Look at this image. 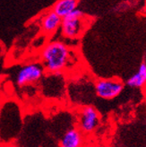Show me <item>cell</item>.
Segmentation results:
<instances>
[{
	"label": "cell",
	"mask_w": 146,
	"mask_h": 147,
	"mask_svg": "<svg viewBox=\"0 0 146 147\" xmlns=\"http://www.w3.org/2000/svg\"><path fill=\"white\" fill-rule=\"evenodd\" d=\"M62 18L50 9L44 13L40 16L39 24L42 34L46 35L47 37L54 36L58 31L60 30Z\"/></svg>",
	"instance_id": "cell-6"
},
{
	"label": "cell",
	"mask_w": 146,
	"mask_h": 147,
	"mask_svg": "<svg viewBox=\"0 0 146 147\" xmlns=\"http://www.w3.org/2000/svg\"><path fill=\"white\" fill-rule=\"evenodd\" d=\"M89 24V18L82 10L77 8L62 18L60 33L65 40H75L83 34Z\"/></svg>",
	"instance_id": "cell-2"
},
{
	"label": "cell",
	"mask_w": 146,
	"mask_h": 147,
	"mask_svg": "<svg viewBox=\"0 0 146 147\" xmlns=\"http://www.w3.org/2000/svg\"><path fill=\"white\" fill-rule=\"evenodd\" d=\"M86 144L85 135L79 128H71L61 138L60 147H83Z\"/></svg>",
	"instance_id": "cell-7"
},
{
	"label": "cell",
	"mask_w": 146,
	"mask_h": 147,
	"mask_svg": "<svg viewBox=\"0 0 146 147\" xmlns=\"http://www.w3.org/2000/svg\"><path fill=\"white\" fill-rule=\"evenodd\" d=\"M74 58V51L65 41L53 40L48 41L40 52V59L45 72L60 75L67 70Z\"/></svg>",
	"instance_id": "cell-1"
},
{
	"label": "cell",
	"mask_w": 146,
	"mask_h": 147,
	"mask_svg": "<svg viewBox=\"0 0 146 147\" xmlns=\"http://www.w3.org/2000/svg\"><path fill=\"white\" fill-rule=\"evenodd\" d=\"M126 84L132 88H144L146 85V62L140 64L137 71L127 79Z\"/></svg>",
	"instance_id": "cell-9"
},
{
	"label": "cell",
	"mask_w": 146,
	"mask_h": 147,
	"mask_svg": "<svg viewBox=\"0 0 146 147\" xmlns=\"http://www.w3.org/2000/svg\"><path fill=\"white\" fill-rule=\"evenodd\" d=\"M83 147H102V146H100L97 144H94V143H86Z\"/></svg>",
	"instance_id": "cell-10"
},
{
	"label": "cell",
	"mask_w": 146,
	"mask_h": 147,
	"mask_svg": "<svg viewBox=\"0 0 146 147\" xmlns=\"http://www.w3.org/2000/svg\"><path fill=\"white\" fill-rule=\"evenodd\" d=\"M94 89L100 98L111 100L118 97L122 92L124 84L118 78H101L95 82Z\"/></svg>",
	"instance_id": "cell-4"
},
{
	"label": "cell",
	"mask_w": 146,
	"mask_h": 147,
	"mask_svg": "<svg viewBox=\"0 0 146 147\" xmlns=\"http://www.w3.org/2000/svg\"><path fill=\"white\" fill-rule=\"evenodd\" d=\"M144 90H145V92H146V85L144 86Z\"/></svg>",
	"instance_id": "cell-12"
},
{
	"label": "cell",
	"mask_w": 146,
	"mask_h": 147,
	"mask_svg": "<svg viewBox=\"0 0 146 147\" xmlns=\"http://www.w3.org/2000/svg\"><path fill=\"white\" fill-rule=\"evenodd\" d=\"M100 123V114L92 106L83 107L78 113V128L83 133L90 135L97 128Z\"/></svg>",
	"instance_id": "cell-5"
},
{
	"label": "cell",
	"mask_w": 146,
	"mask_h": 147,
	"mask_svg": "<svg viewBox=\"0 0 146 147\" xmlns=\"http://www.w3.org/2000/svg\"><path fill=\"white\" fill-rule=\"evenodd\" d=\"M3 147H13V146H12V145H8V144H5Z\"/></svg>",
	"instance_id": "cell-11"
},
{
	"label": "cell",
	"mask_w": 146,
	"mask_h": 147,
	"mask_svg": "<svg viewBox=\"0 0 146 147\" xmlns=\"http://www.w3.org/2000/svg\"><path fill=\"white\" fill-rule=\"evenodd\" d=\"M45 69L40 62H29L17 70L15 83L18 86L24 87L28 84H36L44 76Z\"/></svg>",
	"instance_id": "cell-3"
},
{
	"label": "cell",
	"mask_w": 146,
	"mask_h": 147,
	"mask_svg": "<svg viewBox=\"0 0 146 147\" xmlns=\"http://www.w3.org/2000/svg\"><path fill=\"white\" fill-rule=\"evenodd\" d=\"M79 1L80 0H57L51 7V9L57 16H59L61 18H64L78 8Z\"/></svg>",
	"instance_id": "cell-8"
}]
</instances>
